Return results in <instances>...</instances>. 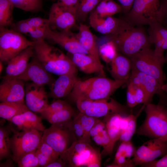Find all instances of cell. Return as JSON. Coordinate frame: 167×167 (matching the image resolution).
Segmentation results:
<instances>
[{
  "mask_svg": "<svg viewBox=\"0 0 167 167\" xmlns=\"http://www.w3.org/2000/svg\"><path fill=\"white\" fill-rule=\"evenodd\" d=\"M105 128V123L98 119L90 131V136L92 137L98 135L101 131Z\"/></svg>",
  "mask_w": 167,
  "mask_h": 167,
  "instance_id": "51",
  "label": "cell"
},
{
  "mask_svg": "<svg viewBox=\"0 0 167 167\" xmlns=\"http://www.w3.org/2000/svg\"><path fill=\"white\" fill-rule=\"evenodd\" d=\"M80 80L76 74H66L59 75L49 87V96L59 98L68 96Z\"/></svg>",
  "mask_w": 167,
  "mask_h": 167,
  "instance_id": "20",
  "label": "cell"
},
{
  "mask_svg": "<svg viewBox=\"0 0 167 167\" xmlns=\"http://www.w3.org/2000/svg\"><path fill=\"white\" fill-rule=\"evenodd\" d=\"M34 55L32 46L28 47L7 63L5 75L3 79L15 78L21 74L26 68L30 58Z\"/></svg>",
  "mask_w": 167,
  "mask_h": 167,
  "instance_id": "19",
  "label": "cell"
},
{
  "mask_svg": "<svg viewBox=\"0 0 167 167\" xmlns=\"http://www.w3.org/2000/svg\"><path fill=\"white\" fill-rule=\"evenodd\" d=\"M46 39L52 41L70 54L81 53L88 54L76 38L75 33L71 30L59 31L49 28Z\"/></svg>",
  "mask_w": 167,
  "mask_h": 167,
  "instance_id": "16",
  "label": "cell"
},
{
  "mask_svg": "<svg viewBox=\"0 0 167 167\" xmlns=\"http://www.w3.org/2000/svg\"><path fill=\"white\" fill-rule=\"evenodd\" d=\"M3 79L0 85V101L24 102V81L17 78Z\"/></svg>",
  "mask_w": 167,
  "mask_h": 167,
  "instance_id": "18",
  "label": "cell"
},
{
  "mask_svg": "<svg viewBox=\"0 0 167 167\" xmlns=\"http://www.w3.org/2000/svg\"><path fill=\"white\" fill-rule=\"evenodd\" d=\"M34 56L51 74H77V67L70 57L45 40L34 41Z\"/></svg>",
  "mask_w": 167,
  "mask_h": 167,
  "instance_id": "1",
  "label": "cell"
},
{
  "mask_svg": "<svg viewBox=\"0 0 167 167\" xmlns=\"http://www.w3.org/2000/svg\"><path fill=\"white\" fill-rule=\"evenodd\" d=\"M126 92V101L128 106L133 108L137 105L135 98L134 86L133 84L128 81Z\"/></svg>",
  "mask_w": 167,
  "mask_h": 167,
  "instance_id": "46",
  "label": "cell"
},
{
  "mask_svg": "<svg viewBox=\"0 0 167 167\" xmlns=\"http://www.w3.org/2000/svg\"><path fill=\"white\" fill-rule=\"evenodd\" d=\"M72 126L73 130L77 139V141L80 142L88 143L83 128L77 116L72 121Z\"/></svg>",
  "mask_w": 167,
  "mask_h": 167,
  "instance_id": "40",
  "label": "cell"
},
{
  "mask_svg": "<svg viewBox=\"0 0 167 167\" xmlns=\"http://www.w3.org/2000/svg\"><path fill=\"white\" fill-rule=\"evenodd\" d=\"M33 43L12 28H0V61L7 63Z\"/></svg>",
  "mask_w": 167,
  "mask_h": 167,
  "instance_id": "7",
  "label": "cell"
},
{
  "mask_svg": "<svg viewBox=\"0 0 167 167\" xmlns=\"http://www.w3.org/2000/svg\"><path fill=\"white\" fill-rule=\"evenodd\" d=\"M122 6L123 12L126 14L131 9L135 0H117Z\"/></svg>",
  "mask_w": 167,
  "mask_h": 167,
  "instance_id": "54",
  "label": "cell"
},
{
  "mask_svg": "<svg viewBox=\"0 0 167 167\" xmlns=\"http://www.w3.org/2000/svg\"><path fill=\"white\" fill-rule=\"evenodd\" d=\"M129 81L144 91L146 96L145 105L150 103L155 95H161L163 91L162 86L155 78L133 69H131Z\"/></svg>",
  "mask_w": 167,
  "mask_h": 167,
  "instance_id": "15",
  "label": "cell"
},
{
  "mask_svg": "<svg viewBox=\"0 0 167 167\" xmlns=\"http://www.w3.org/2000/svg\"><path fill=\"white\" fill-rule=\"evenodd\" d=\"M161 0H135L130 11L122 19L133 27L162 23L160 8Z\"/></svg>",
  "mask_w": 167,
  "mask_h": 167,
  "instance_id": "6",
  "label": "cell"
},
{
  "mask_svg": "<svg viewBox=\"0 0 167 167\" xmlns=\"http://www.w3.org/2000/svg\"><path fill=\"white\" fill-rule=\"evenodd\" d=\"M86 166L88 167H99L101 166V155L96 150L91 156Z\"/></svg>",
  "mask_w": 167,
  "mask_h": 167,
  "instance_id": "50",
  "label": "cell"
},
{
  "mask_svg": "<svg viewBox=\"0 0 167 167\" xmlns=\"http://www.w3.org/2000/svg\"><path fill=\"white\" fill-rule=\"evenodd\" d=\"M51 74L33 55L25 70L14 78L24 81H30L37 84L50 87L55 80Z\"/></svg>",
  "mask_w": 167,
  "mask_h": 167,
  "instance_id": "13",
  "label": "cell"
},
{
  "mask_svg": "<svg viewBox=\"0 0 167 167\" xmlns=\"http://www.w3.org/2000/svg\"><path fill=\"white\" fill-rule=\"evenodd\" d=\"M160 12L161 22L167 21V0H162L160 2Z\"/></svg>",
  "mask_w": 167,
  "mask_h": 167,
  "instance_id": "53",
  "label": "cell"
},
{
  "mask_svg": "<svg viewBox=\"0 0 167 167\" xmlns=\"http://www.w3.org/2000/svg\"><path fill=\"white\" fill-rule=\"evenodd\" d=\"M133 85L134 88L135 100L137 105L143 103L144 104L143 106H145L146 96L144 91L140 87L134 85Z\"/></svg>",
  "mask_w": 167,
  "mask_h": 167,
  "instance_id": "47",
  "label": "cell"
},
{
  "mask_svg": "<svg viewBox=\"0 0 167 167\" xmlns=\"http://www.w3.org/2000/svg\"><path fill=\"white\" fill-rule=\"evenodd\" d=\"M71 54L70 58L76 67L83 72L87 74L97 73L105 76L103 65L93 57L81 53Z\"/></svg>",
  "mask_w": 167,
  "mask_h": 167,
  "instance_id": "22",
  "label": "cell"
},
{
  "mask_svg": "<svg viewBox=\"0 0 167 167\" xmlns=\"http://www.w3.org/2000/svg\"><path fill=\"white\" fill-rule=\"evenodd\" d=\"M9 131L6 128H0V159L8 157L10 154V138Z\"/></svg>",
  "mask_w": 167,
  "mask_h": 167,
  "instance_id": "34",
  "label": "cell"
},
{
  "mask_svg": "<svg viewBox=\"0 0 167 167\" xmlns=\"http://www.w3.org/2000/svg\"><path fill=\"white\" fill-rule=\"evenodd\" d=\"M127 112L126 107L110 98L94 100L84 113L97 118Z\"/></svg>",
  "mask_w": 167,
  "mask_h": 167,
  "instance_id": "17",
  "label": "cell"
},
{
  "mask_svg": "<svg viewBox=\"0 0 167 167\" xmlns=\"http://www.w3.org/2000/svg\"><path fill=\"white\" fill-rule=\"evenodd\" d=\"M58 2L71 12L75 16L78 0H58Z\"/></svg>",
  "mask_w": 167,
  "mask_h": 167,
  "instance_id": "48",
  "label": "cell"
},
{
  "mask_svg": "<svg viewBox=\"0 0 167 167\" xmlns=\"http://www.w3.org/2000/svg\"><path fill=\"white\" fill-rule=\"evenodd\" d=\"M69 106L70 105L65 101L59 99L49 104L45 109L40 113L43 117L59 111Z\"/></svg>",
  "mask_w": 167,
  "mask_h": 167,
  "instance_id": "39",
  "label": "cell"
},
{
  "mask_svg": "<svg viewBox=\"0 0 167 167\" xmlns=\"http://www.w3.org/2000/svg\"><path fill=\"white\" fill-rule=\"evenodd\" d=\"M50 28L49 26L37 28L28 34L34 41L45 40L46 39L47 32Z\"/></svg>",
  "mask_w": 167,
  "mask_h": 167,
  "instance_id": "43",
  "label": "cell"
},
{
  "mask_svg": "<svg viewBox=\"0 0 167 167\" xmlns=\"http://www.w3.org/2000/svg\"><path fill=\"white\" fill-rule=\"evenodd\" d=\"M167 154V141L152 138L135 150L132 162L134 166L141 165Z\"/></svg>",
  "mask_w": 167,
  "mask_h": 167,
  "instance_id": "10",
  "label": "cell"
},
{
  "mask_svg": "<svg viewBox=\"0 0 167 167\" xmlns=\"http://www.w3.org/2000/svg\"><path fill=\"white\" fill-rule=\"evenodd\" d=\"M107 36L114 42L118 52L129 58L150 47L151 44L148 35L141 26H131L116 35Z\"/></svg>",
  "mask_w": 167,
  "mask_h": 167,
  "instance_id": "4",
  "label": "cell"
},
{
  "mask_svg": "<svg viewBox=\"0 0 167 167\" xmlns=\"http://www.w3.org/2000/svg\"><path fill=\"white\" fill-rule=\"evenodd\" d=\"M37 149L45 156L52 160V162L56 161L60 157V156L47 143L42 141Z\"/></svg>",
  "mask_w": 167,
  "mask_h": 167,
  "instance_id": "41",
  "label": "cell"
},
{
  "mask_svg": "<svg viewBox=\"0 0 167 167\" xmlns=\"http://www.w3.org/2000/svg\"><path fill=\"white\" fill-rule=\"evenodd\" d=\"M52 124L43 132L41 141L50 146L59 156L68 148L72 122L70 121Z\"/></svg>",
  "mask_w": 167,
  "mask_h": 167,
  "instance_id": "9",
  "label": "cell"
},
{
  "mask_svg": "<svg viewBox=\"0 0 167 167\" xmlns=\"http://www.w3.org/2000/svg\"><path fill=\"white\" fill-rule=\"evenodd\" d=\"M145 106V118L136 133L167 141V108L161 104L150 103Z\"/></svg>",
  "mask_w": 167,
  "mask_h": 167,
  "instance_id": "3",
  "label": "cell"
},
{
  "mask_svg": "<svg viewBox=\"0 0 167 167\" xmlns=\"http://www.w3.org/2000/svg\"><path fill=\"white\" fill-rule=\"evenodd\" d=\"M94 101L84 96H80L75 101L80 113H84Z\"/></svg>",
  "mask_w": 167,
  "mask_h": 167,
  "instance_id": "44",
  "label": "cell"
},
{
  "mask_svg": "<svg viewBox=\"0 0 167 167\" xmlns=\"http://www.w3.org/2000/svg\"><path fill=\"white\" fill-rule=\"evenodd\" d=\"M83 128L87 142H91L90 131L97 121L98 118L80 113L77 116Z\"/></svg>",
  "mask_w": 167,
  "mask_h": 167,
  "instance_id": "36",
  "label": "cell"
},
{
  "mask_svg": "<svg viewBox=\"0 0 167 167\" xmlns=\"http://www.w3.org/2000/svg\"><path fill=\"white\" fill-rule=\"evenodd\" d=\"M66 165V164L59 157L58 159L49 163L46 167H62Z\"/></svg>",
  "mask_w": 167,
  "mask_h": 167,
  "instance_id": "57",
  "label": "cell"
},
{
  "mask_svg": "<svg viewBox=\"0 0 167 167\" xmlns=\"http://www.w3.org/2000/svg\"><path fill=\"white\" fill-rule=\"evenodd\" d=\"M162 89L164 91H165L167 93V81L165 84H164L162 87Z\"/></svg>",
  "mask_w": 167,
  "mask_h": 167,
  "instance_id": "59",
  "label": "cell"
},
{
  "mask_svg": "<svg viewBox=\"0 0 167 167\" xmlns=\"http://www.w3.org/2000/svg\"><path fill=\"white\" fill-rule=\"evenodd\" d=\"M102 0H78L75 13L77 21L80 23L85 22L88 15Z\"/></svg>",
  "mask_w": 167,
  "mask_h": 167,
  "instance_id": "30",
  "label": "cell"
},
{
  "mask_svg": "<svg viewBox=\"0 0 167 167\" xmlns=\"http://www.w3.org/2000/svg\"><path fill=\"white\" fill-rule=\"evenodd\" d=\"M14 7L26 11H38L42 6V0H11Z\"/></svg>",
  "mask_w": 167,
  "mask_h": 167,
  "instance_id": "35",
  "label": "cell"
},
{
  "mask_svg": "<svg viewBox=\"0 0 167 167\" xmlns=\"http://www.w3.org/2000/svg\"><path fill=\"white\" fill-rule=\"evenodd\" d=\"M36 150L26 153L17 162L18 166L19 167L40 166L36 153Z\"/></svg>",
  "mask_w": 167,
  "mask_h": 167,
  "instance_id": "38",
  "label": "cell"
},
{
  "mask_svg": "<svg viewBox=\"0 0 167 167\" xmlns=\"http://www.w3.org/2000/svg\"><path fill=\"white\" fill-rule=\"evenodd\" d=\"M29 110L24 102H1L0 103V117L8 121Z\"/></svg>",
  "mask_w": 167,
  "mask_h": 167,
  "instance_id": "28",
  "label": "cell"
},
{
  "mask_svg": "<svg viewBox=\"0 0 167 167\" xmlns=\"http://www.w3.org/2000/svg\"><path fill=\"white\" fill-rule=\"evenodd\" d=\"M121 114L116 113L105 117V127L109 135L110 142L106 148L104 149L102 155H109L112 153L116 142L119 139L120 135V122Z\"/></svg>",
  "mask_w": 167,
  "mask_h": 167,
  "instance_id": "24",
  "label": "cell"
},
{
  "mask_svg": "<svg viewBox=\"0 0 167 167\" xmlns=\"http://www.w3.org/2000/svg\"><path fill=\"white\" fill-rule=\"evenodd\" d=\"M13 135L10 138L12 159L17 163L25 154L36 150L42 139V131L32 129L19 132L11 128Z\"/></svg>",
  "mask_w": 167,
  "mask_h": 167,
  "instance_id": "8",
  "label": "cell"
},
{
  "mask_svg": "<svg viewBox=\"0 0 167 167\" xmlns=\"http://www.w3.org/2000/svg\"><path fill=\"white\" fill-rule=\"evenodd\" d=\"M76 38L88 54L101 62L98 46L95 36L87 25L80 23L78 31L75 33Z\"/></svg>",
  "mask_w": 167,
  "mask_h": 167,
  "instance_id": "21",
  "label": "cell"
},
{
  "mask_svg": "<svg viewBox=\"0 0 167 167\" xmlns=\"http://www.w3.org/2000/svg\"><path fill=\"white\" fill-rule=\"evenodd\" d=\"M93 140L95 143L101 146H103V143L101 136L100 135H97L92 137Z\"/></svg>",
  "mask_w": 167,
  "mask_h": 167,
  "instance_id": "58",
  "label": "cell"
},
{
  "mask_svg": "<svg viewBox=\"0 0 167 167\" xmlns=\"http://www.w3.org/2000/svg\"><path fill=\"white\" fill-rule=\"evenodd\" d=\"M14 6L11 0H0V28L11 26Z\"/></svg>",
  "mask_w": 167,
  "mask_h": 167,
  "instance_id": "31",
  "label": "cell"
},
{
  "mask_svg": "<svg viewBox=\"0 0 167 167\" xmlns=\"http://www.w3.org/2000/svg\"><path fill=\"white\" fill-rule=\"evenodd\" d=\"M96 150L92 147L81 153L64 152L60 157L66 164L70 167L86 166Z\"/></svg>",
  "mask_w": 167,
  "mask_h": 167,
  "instance_id": "26",
  "label": "cell"
},
{
  "mask_svg": "<svg viewBox=\"0 0 167 167\" xmlns=\"http://www.w3.org/2000/svg\"><path fill=\"white\" fill-rule=\"evenodd\" d=\"M73 114V109L70 106L59 111L42 117L52 124L69 121Z\"/></svg>",
  "mask_w": 167,
  "mask_h": 167,
  "instance_id": "33",
  "label": "cell"
},
{
  "mask_svg": "<svg viewBox=\"0 0 167 167\" xmlns=\"http://www.w3.org/2000/svg\"><path fill=\"white\" fill-rule=\"evenodd\" d=\"M110 64V72L113 79L129 81L131 70V62L129 58L118 52Z\"/></svg>",
  "mask_w": 167,
  "mask_h": 167,
  "instance_id": "25",
  "label": "cell"
},
{
  "mask_svg": "<svg viewBox=\"0 0 167 167\" xmlns=\"http://www.w3.org/2000/svg\"><path fill=\"white\" fill-rule=\"evenodd\" d=\"M141 166L146 167H167V154L159 160H155Z\"/></svg>",
  "mask_w": 167,
  "mask_h": 167,
  "instance_id": "49",
  "label": "cell"
},
{
  "mask_svg": "<svg viewBox=\"0 0 167 167\" xmlns=\"http://www.w3.org/2000/svg\"><path fill=\"white\" fill-rule=\"evenodd\" d=\"M98 50L100 58L108 63H110L118 53L115 44L111 40L99 46Z\"/></svg>",
  "mask_w": 167,
  "mask_h": 167,
  "instance_id": "32",
  "label": "cell"
},
{
  "mask_svg": "<svg viewBox=\"0 0 167 167\" xmlns=\"http://www.w3.org/2000/svg\"><path fill=\"white\" fill-rule=\"evenodd\" d=\"M102 137L103 148L105 149L108 145L110 142V139L106 128L101 131L99 134Z\"/></svg>",
  "mask_w": 167,
  "mask_h": 167,
  "instance_id": "55",
  "label": "cell"
},
{
  "mask_svg": "<svg viewBox=\"0 0 167 167\" xmlns=\"http://www.w3.org/2000/svg\"><path fill=\"white\" fill-rule=\"evenodd\" d=\"M131 69L151 75L162 85L165 79L163 67L165 56L156 54L150 47L143 49L130 58Z\"/></svg>",
  "mask_w": 167,
  "mask_h": 167,
  "instance_id": "5",
  "label": "cell"
},
{
  "mask_svg": "<svg viewBox=\"0 0 167 167\" xmlns=\"http://www.w3.org/2000/svg\"><path fill=\"white\" fill-rule=\"evenodd\" d=\"M149 25L148 32L150 42H156L162 46L165 50H167V28L159 22Z\"/></svg>",
  "mask_w": 167,
  "mask_h": 167,
  "instance_id": "27",
  "label": "cell"
},
{
  "mask_svg": "<svg viewBox=\"0 0 167 167\" xmlns=\"http://www.w3.org/2000/svg\"><path fill=\"white\" fill-rule=\"evenodd\" d=\"M93 11L99 17H105L123 12V9L113 0H102Z\"/></svg>",
  "mask_w": 167,
  "mask_h": 167,
  "instance_id": "29",
  "label": "cell"
},
{
  "mask_svg": "<svg viewBox=\"0 0 167 167\" xmlns=\"http://www.w3.org/2000/svg\"><path fill=\"white\" fill-rule=\"evenodd\" d=\"M22 131L35 129L42 132L45 129L41 118L29 110L8 120Z\"/></svg>",
  "mask_w": 167,
  "mask_h": 167,
  "instance_id": "23",
  "label": "cell"
},
{
  "mask_svg": "<svg viewBox=\"0 0 167 167\" xmlns=\"http://www.w3.org/2000/svg\"><path fill=\"white\" fill-rule=\"evenodd\" d=\"M89 20L92 28L106 36L117 35L132 26L123 19L99 17L93 11L89 15Z\"/></svg>",
  "mask_w": 167,
  "mask_h": 167,
  "instance_id": "11",
  "label": "cell"
},
{
  "mask_svg": "<svg viewBox=\"0 0 167 167\" xmlns=\"http://www.w3.org/2000/svg\"><path fill=\"white\" fill-rule=\"evenodd\" d=\"M50 28L54 30H71L76 24L75 15L59 2L53 3L48 19Z\"/></svg>",
  "mask_w": 167,
  "mask_h": 167,
  "instance_id": "12",
  "label": "cell"
},
{
  "mask_svg": "<svg viewBox=\"0 0 167 167\" xmlns=\"http://www.w3.org/2000/svg\"><path fill=\"white\" fill-rule=\"evenodd\" d=\"M36 153L40 166L46 167L48 164L52 162L50 158L45 156L37 149L36 150Z\"/></svg>",
  "mask_w": 167,
  "mask_h": 167,
  "instance_id": "52",
  "label": "cell"
},
{
  "mask_svg": "<svg viewBox=\"0 0 167 167\" xmlns=\"http://www.w3.org/2000/svg\"><path fill=\"white\" fill-rule=\"evenodd\" d=\"M3 66L2 64V62L0 61V74L2 73L3 69Z\"/></svg>",
  "mask_w": 167,
  "mask_h": 167,
  "instance_id": "60",
  "label": "cell"
},
{
  "mask_svg": "<svg viewBox=\"0 0 167 167\" xmlns=\"http://www.w3.org/2000/svg\"><path fill=\"white\" fill-rule=\"evenodd\" d=\"M129 120V115L126 116L122 117L120 125V135L123 133L126 130L128 125Z\"/></svg>",
  "mask_w": 167,
  "mask_h": 167,
  "instance_id": "56",
  "label": "cell"
},
{
  "mask_svg": "<svg viewBox=\"0 0 167 167\" xmlns=\"http://www.w3.org/2000/svg\"><path fill=\"white\" fill-rule=\"evenodd\" d=\"M25 89V104L29 110L40 113L45 110L49 104L44 85L32 82L27 84Z\"/></svg>",
  "mask_w": 167,
  "mask_h": 167,
  "instance_id": "14",
  "label": "cell"
},
{
  "mask_svg": "<svg viewBox=\"0 0 167 167\" xmlns=\"http://www.w3.org/2000/svg\"><path fill=\"white\" fill-rule=\"evenodd\" d=\"M128 81L112 79L102 76L80 80L68 96L69 98L74 101L80 96H84L93 100L107 98Z\"/></svg>",
  "mask_w": 167,
  "mask_h": 167,
  "instance_id": "2",
  "label": "cell"
},
{
  "mask_svg": "<svg viewBox=\"0 0 167 167\" xmlns=\"http://www.w3.org/2000/svg\"><path fill=\"white\" fill-rule=\"evenodd\" d=\"M165 62L167 61V53L165 56Z\"/></svg>",
  "mask_w": 167,
  "mask_h": 167,
  "instance_id": "61",
  "label": "cell"
},
{
  "mask_svg": "<svg viewBox=\"0 0 167 167\" xmlns=\"http://www.w3.org/2000/svg\"><path fill=\"white\" fill-rule=\"evenodd\" d=\"M142 108L138 114L135 115L132 114L129 115V120L127 127L125 131L120 137L119 139L121 142L130 141L134 134L136 132V120L137 117L143 109Z\"/></svg>",
  "mask_w": 167,
  "mask_h": 167,
  "instance_id": "37",
  "label": "cell"
},
{
  "mask_svg": "<svg viewBox=\"0 0 167 167\" xmlns=\"http://www.w3.org/2000/svg\"><path fill=\"white\" fill-rule=\"evenodd\" d=\"M26 20L28 24L34 29L45 26H49L48 19L36 17L26 19Z\"/></svg>",
  "mask_w": 167,
  "mask_h": 167,
  "instance_id": "45",
  "label": "cell"
},
{
  "mask_svg": "<svg viewBox=\"0 0 167 167\" xmlns=\"http://www.w3.org/2000/svg\"><path fill=\"white\" fill-rule=\"evenodd\" d=\"M11 26L12 29L22 34H28L35 29L28 24L26 19L13 23Z\"/></svg>",
  "mask_w": 167,
  "mask_h": 167,
  "instance_id": "42",
  "label": "cell"
}]
</instances>
